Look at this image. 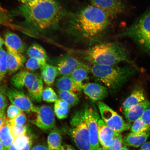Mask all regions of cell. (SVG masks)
Masks as SVG:
<instances>
[{
	"label": "cell",
	"mask_w": 150,
	"mask_h": 150,
	"mask_svg": "<svg viewBox=\"0 0 150 150\" xmlns=\"http://www.w3.org/2000/svg\"><path fill=\"white\" fill-rule=\"evenodd\" d=\"M64 18V30L67 35L76 42L93 45L100 42L112 20L91 4L80 7Z\"/></svg>",
	"instance_id": "cell-1"
},
{
	"label": "cell",
	"mask_w": 150,
	"mask_h": 150,
	"mask_svg": "<svg viewBox=\"0 0 150 150\" xmlns=\"http://www.w3.org/2000/svg\"><path fill=\"white\" fill-rule=\"evenodd\" d=\"M18 12L25 27L39 33L59 28L67 14L57 0H33L20 6Z\"/></svg>",
	"instance_id": "cell-2"
},
{
	"label": "cell",
	"mask_w": 150,
	"mask_h": 150,
	"mask_svg": "<svg viewBox=\"0 0 150 150\" xmlns=\"http://www.w3.org/2000/svg\"><path fill=\"white\" fill-rule=\"evenodd\" d=\"M69 51L71 55L92 64L112 65L122 62L132 63L127 47L117 41L100 42L86 49H69Z\"/></svg>",
	"instance_id": "cell-3"
},
{
	"label": "cell",
	"mask_w": 150,
	"mask_h": 150,
	"mask_svg": "<svg viewBox=\"0 0 150 150\" xmlns=\"http://www.w3.org/2000/svg\"><path fill=\"white\" fill-rule=\"evenodd\" d=\"M89 71L96 79L104 84L110 93L117 92L134 72L131 66L92 64Z\"/></svg>",
	"instance_id": "cell-4"
},
{
	"label": "cell",
	"mask_w": 150,
	"mask_h": 150,
	"mask_svg": "<svg viewBox=\"0 0 150 150\" xmlns=\"http://www.w3.org/2000/svg\"><path fill=\"white\" fill-rule=\"evenodd\" d=\"M117 37L132 39L142 50L150 54V8Z\"/></svg>",
	"instance_id": "cell-5"
},
{
	"label": "cell",
	"mask_w": 150,
	"mask_h": 150,
	"mask_svg": "<svg viewBox=\"0 0 150 150\" xmlns=\"http://www.w3.org/2000/svg\"><path fill=\"white\" fill-rule=\"evenodd\" d=\"M69 135L80 150H91L89 134L84 117V110L73 114L70 120Z\"/></svg>",
	"instance_id": "cell-6"
},
{
	"label": "cell",
	"mask_w": 150,
	"mask_h": 150,
	"mask_svg": "<svg viewBox=\"0 0 150 150\" xmlns=\"http://www.w3.org/2000/svg\"><path fill=\"white\" fill-rule=\"evenodd\" d=\"M103 120L109 127L117 132L130 130L132 125L127 122L121 116L102 101L97 103Z\"/></svg>",
	"instance_id": "cell-7"
},
{
	"label": "cell",
	"mask_w": 150,
	"mask_h": 150,
	"mask_svg": "<svg viewBox=\"0 0 150 150\" xmlns=\"http://www.w3.org/2000/svg\"><path fill=\"white\" fill-rule=\"evenodd\" d=\"M0 90L8 97L12 104L22 112L27 113L35 112L36 107L34 106L31 99L23 92L5 86L0 87Z\"/></svg>",
	"instance_id": "cell-8"
},
{
	"label": "cell",
	"mask_w": 150,
	"mask_h": 150,
	"mask_svg": "<svg viewBox=\"0 0 150 150\" xmlns=\"http://www.w3.org/2000/svg\"><path fill=\"white\" fill-rule=\"evenodd\" d=\"M36 118L31 123L43 131H50L55 129V120L54 112L50 106L36 107Z\"/></svg>",
	"instance_id": "cell-9"
},
{
	"label": "cell",
	"mask_w": 150,
	"mask_h": 150,
	"mask_svg": "<svg viewBox=\"0 0 150 150\" xmlns=\"http://www.w3.org/2000/svg\"><path fill=\"white\" fill-rule=\"evenodd\" d=\"M84 117L88 129L91 150H96L100 147L98 125V121L100 118L95 109L88 107L84 110Z\"/></svg>",
	"instance_id": "cell-10"
},
{
	"label": "cell",
	"mask_w": 150,
	"mask_h": 150,
	"mask_svg": "<svg viewBox=\"0 0 150 150\" xmlns=\"http://www.w3.org/2000/svg\"><path fill=\"white\" fill-rule=\"evenodd\" d=\"M91 4L100 9L111 18H117L125 12V6L122 0H89Z\"/></svg>",
	"instance_id": "cell-11"
},
{
	"label": "cell",
	"mask_w": 150,
	"mask_h": 150,
	"mask_svg": "<svg viewBox=\"0 0 150 150\" xmlns=\"http://www.w3.org/2000/svg\"><path fill=\"white\" fill-rule=\"evenodd\" d=\"M87 65L81 61L71 54H67L60 59L57 64L59 75L70 76L78 67L86 66Z\"/></svg>",
	"instance_id": "cell-12"
},
{
	"label": "cell",
	"mask_w": 150,
	"mask_h": 150,
	"mask_svg": "<svg viewBox=\"0 0 150 150\" xmlns=\"http://www.w3.org/2000/svg\"><path fill=\"white\" fill-rule=\"evenodd\" d=\"M98 125L99 144L102 147L108 149L112 145L113 139L121 134V133L109 127L102 119H99Z\"/></svg>",
	"instance_id": "cell-13"
},
{
	"label": "cell",
	"mask_w": 150,
	"mask_h": 150,
	"mask_svg": "<svg viewBox=\"0 0 150 150\" xmlns=\"http://www.w3.org/2000/svg\"><path fill=\"white\" fill-rule=\"evenodd\" d=\"M7 57V74L11 76L21 69L25 63L26 59L22 54L18 53L6 48Z\"/></svg>",
	"instance_id": "cell-14"
},
{
	"label": "cell",
	"mask_w": 150,
	"mask_h": 150,
	"mask_svg": "<svg viewBox=\"0 0 150 150\" xmlns=\"http://www.w3.org/2000/svg\"><path fill=\"white\" fill-rule=\"evenodd\" d=\"M86 95L93 102L100 101L108 95V90L102 84L93 83H88L83 89Z\"/></svg>",
	"instance_id": "cell-15"
},
{
	"label": "cell",
	"mask_w": 150,
	"mask_h": 150,
	"mask_svg": "<svg viewBox=\"0 0 150 150\" xmlns=\"http://www.w3.org/2000/svg\"><path fill=\"white\" fill-rule=\"evenodd\" d=\"M4 38V44L6 48L20 54L25 51L26 45L16 34L7 31L5 34Z\"/></svg>",
	"instance_id": "cell-16"
},
{
	"label": "cell",
	"mask_w": 150,
	"mask_h": 150,
	"mask_svg": "<svg viewBox=\"0 0 150 150\" xmlns=\"http://www.w3.org/2000/svg\"><path fill=\"white\" fill-rule=\"evenodd\" d=\"M150 107V101L145 100L122 112L125 119L130 123L140 119L145 110Z\"/></svg>",
	"instance_id": "cell-17"
},
{
	"label": "cell",
	"mask_w": 150,
	"mask_h": 150,
	"mask_svg": "<svg viewBox=\"0 0 150 150\" xmlns=\"http://www.w3.org/2000/svg\"><path fill=\"white\" fill-rule=\"evenodd\" d=\"M89 65L78 67L70 75L71 78L81 91L83 90L84 86L88 83L86 82L89 79L88 73Z\"/></svg>",
	"instance_id": "cell-18"
},
{
	"label": "cell",
	"mask_w": 150,
	"mask_h": 150,
	"mask_svg": "<svg viewBox=\"0 0 150 150\" xmlns=\"http://www.w3.org/2000/svg\"><path fill=\"white\" fill-rule=\"evenodd\" d=\"M150 135V130L140 134L131 132L123 138V142L126 146L137 148L145 144Z\"/></svg>",
	"instance_id": "cell-19"
},
{
	"label": "cell",
	"mask_w": 150,
	"mask_h": 150,
	"mask_svg": "<svg viewBox=\"0 0 150 150\" xmlns=\"http://www.w3.org/2000/svg\"><path fill=\"white\" fill-rule=\"evenodd\" d=\"M145 100L143 90L139 88L135 89L123 102L122 110L124 111L128 110Z\"/></svg>",
	"instance_id": "cell-20"
},
{
	"label": "cell",
	"mask_w": 150,
	"mask_h": 150,
	"mask_svg": "<svg viewBox=\"0 0 150 150\" xmlns=\"http://www.w3.org/2000/svg\"><path fill=\"white\" fill-rule=\"evenodd\" d=\"M40 69L43 81L47 85H52L55 82L56 76L59 75L57 67L46 63Z\"/></svg>",
	"instance_id": "cell-21"
},
{
	"label": "cell",
	"mask_w": 150,
	"mask_h": 150,
	"mask_svg": "<svg viewBox=\"0 0 150 150\" xmlns=\"http://www.w3.org/2000/svg\"><path fill=\"white\" fill-rule=\"evenodd\" d=\"M55 86L59 91L74 92L81 91L77 87L70 76H62L56 81Z\"/></svg>",
	"instance_id": "cell-22"
},
{
	"label": "cell",
	"mask_w": 150,
	"mask_h": 150,
	"mask_svg": "<svg viewBox=\"0 0 150 150\" xmlns=\"http://www.w3.org/2000/svg\"><path fill=\"white\" fill-rule=\"evenodd\" d=\"M27 90L30 96L33 100L37 102H40L42 101L44 85L43 81L40 75Z\"/></svg>",
	"instance_id": "cell-23"
},
{
	"label": "cell",
	"mask_w": 150,
	"mask_h": 150,
	"mask_svg": "<svg viewBox=\"0 0 150 150\" xmlns=\"http://www.w3.org/2000/svg\"><path fill=\"white\" fill-rule=\"evenodd\" d=\"M15 140L11 132V125L7 119L4 125L0 130V140L3 144L4 150H8Z\"/></svg>",
	"instance_id": "cell-24"
},
{
	"label": "cell",
	"mask_w": 150,
	"mask_h": 150,
	"mask_svg": "<svg viewBox=\"0 0 150 150\" xmlns=\"http://www.w3.org/2000/svg\"><path fill=\"white\" fill-rule=\"evenodd\" d=\"M32 143V138L26 133L16 138L7 150H30Z\"/></svg>",
	"instance_id": "cell-25"
},
{
	"label": "cell",
	"mask_w": 150,
	"mask_h": 150,
	"mask_svg": "<svg viewBox=\"0 0 150 150\" xmlns=\"http://www.w3.org/2000/svg\"><path fill=\"white\" fill-rule=\"evenodd\" d=\"M27 54L30 58H33L46 62L48 56L44 49L40 45L34 43L29 47Z\"/></svg>",
	"instance_id": "cell-26"
},
{
	"label": "cell",
	"mask_w": 150,
	"mask_h": 150,
	"mask_svg": "<svg viewBox=\"0 0 150 150\" xmlns=\"http://www.w3.org/2000/svg\"><path fill=\"white\" fill-rule=\"evenodd\" d=\"M62 136L59 131L55 128L50 131L48 137V148L50 150H59L61 147Z\"/></svg>",
	"instance_id": "cell-27"
},
{
	"label": "cell",
	"mask_w": 150,
	"mask_h": 150,
	"mask_svg": "<svg viewBox=\"0 0 150 150\" xmlns=\"http://www.w3.org/2000/svg\"><path fill=\"white\" fill-rule=\"evenodd\" d=\"M28 71L27 70H22L14 75L10 79L11 84L16 89L23 88Z\"/></svg>",
	"instance_id": "cell-28"
},
{
	"label": "cell",
	"mask_w": 150,
	"mask_h": 150,
	"mask_svg": "<svg viewBox=\"0 0 150 150\" xmlns=\"http://www.w3.org/2000/svg\"><path fill=\"white\" fill-rule=\"evenodd\" d=\"M57 93L60 99L65 101L70 107L76 105L79 102V98L74 92L58 90Z\"/></svg>",
	"instance_id": "cell-29"
},
{
	"label": "cell",
	"mask_w": 150,
	"mask_h": 150,
	"mask_svg": "<svg viewBox=\"0 0 150 150\" xmlns=\"http://www.w3.org/2000/svg\"><path fill=\"white\" fill-rule=\"evenodd\" d=\"M7 71V52L2 48L0 49V81L5 77Z\"/></svg>",
	"instance_id": "cell-30"
},
{
	"label": "cell",
	"mask_w": 150,
	"mask_h": 150,
	"mask_svg": "<svg viewBox=\"0 0 150 150\" xmlns=\"http://www.w3.org/2000/svg\"><path fill=\"white\" fill-rule=\"evenodd\" d=\"M150 130V127L144 123L140 118L134 122L131 128V132L134 134H140Z\"/></svg>",
	"instance_id": "cell-31"
},
{
	"label": "cell",
	"mask_w": 150,
	"mask_h": 150,
	"mask_svg": "<svg viewBox=\"0 0 150 150\" xmlns=\"http://www.w3.org/2000/svg\"><path fill=\"white\" fill-rule=\"evenodd\" d=\"M43 100L48 103L55 102L58 99V96L54 90L50 87H47L43 90L42 95Z\"/></svg>",
	"instance_id": "cell-32"
},
{
	"label": "cell",
	"mask_w": 150,
	"mask_h": 150,
	"mask_svg": "<svg viewBox=\"0 0 150 150\" xmlns=\"http://www.w3.org/2000/svg\"><path fill=\"white\" fill-rule=\"evenodd\" d=\"M46 63V62H45L35 58H30L26 62L25 67L28 71H33L41 69L42 66Z\"/></svg>",
	"instance_id": "cell-33"
},
{
	"label": "cell",
	"mask_w": 150,
	"mask_h": 150,
	"mask_svg": "<svg viewBox=\"0 0 150 150\" xmlns=\"http://www.w3.org/2000/svg\"><path fill=\"white\" fill-rule=\"evenodd\" d=\"M11 132L15 139L20 136L23 135L27 133V128L26 125L17 126L11 125Z\"/></svg>",
	"instance_id": "cell-34"
},
{
	"label": "cell",
	"mask_w": 150,
	"mask_h": 150,
	"mask_svg": "<svg viewBox=\"0 0 150 150\" xmlns=\"http://www.w3.org/2000/svg\"><path fill=\"white\" fill-rule=\"evenodd\" d=\"M7 121L11 125L23 126L25 125L27 121V117L24 112H22L19 115L14 119L10 120L7 119Z\"/></svg>",
	"instance_id": "cell-35"
},
{
	"label": "cell",
	"mask_w": 150,
	"mask_h": 150,
	"mask_svg": "<svg viewBox=\"0 0 150 150\" xmlns=\"http://www.w3.org/2000/svg\"><path fill=\"white\" fill-rule=\"evenodd\" d=\"M69 110L63 108L55 104L54 107V113L58 119L63 120L68 115Z\"/></svg>",
	"instance_id": "cell-36"
},
{
	"label": "cell",
	"mask_w": 150,
	"mask_h": 150,
	"mask_svg": "<svg viewBox=\"0 0 150 150\" xmlns=\"http://www.w3.org/2000/svg\"><path fill=\"white\" fill-rule=\"evenodd\" d=\"M123 138L122 134L114 138L112 141V145L110 146L108 150H121L123 147Z\"/></svg>",
	"instance_id": "cell-37"
},
{
	"label": "cell",
	"mask_w": 150,
	"mask_h": 150,
	"mask_svg": "<svg viewBox=\"0 0 150 150\" xmlns=\"http://www.w3.org/2000/svg\"><path fill=\"white\" fill-rule=\"evenodd\" d=\"M22 112L14 105H11L7 109V119H12L16 117Z\"/></svg>",
	"instance_id": "cell-38"
},
{
	"label": "cell",
	"mask_w": 150,
	"mask_h": 150,
	"mask_svg": "<svg viewBox=\"0 0 150 150\" xmlns=\"http://www.w3.org/2000/svg\"><path fill=\"white\" fill-rule=\"evenodd\" d=\"M6 96L0 90V113H4L7 105L8 101Z\"/></svg>",
	"instance_id": "cell-39"
},
{
	"label": "cell",
	"mask_w": 150,
	"mask_h": 150,
	"mask_svg": "<svg viewBox=\"0 0 150 150\" xmlns=\"http://www.w3.org/2000/svg\"><path fill=\"white\" fill-rule=\"evenodd\" d=\"M140 119L146 125L150 127V107L145 110Z\"/></svg>",
	"instance_id": "cell-40"
},
{
	"label": "cell",
	"mask_w": 150,
	"mask_h": 150,
	"mask_svg": "<svg viewBox=\"0 0 150 150\" xmlns=\"http://www.w3.org/2000/svg\"><path fill=\"white\" fill-rule=\"evenodd\" d=\"M55 104L61 107L70 110L71 107L66 102L61 99H58L55 102Z\"/></svg>",
	"instance_id": "cell-41"
},
{
	"label": "cell",
	"mask_w": 150,
	"mask_h": 150,
	"mask_svg": "<svg viewBox=\"0 0 150 150\" xmlns=\"http://www.w3.org/2000/svg\"><path fill=\"white\" fill-rule=\"evenodd\" d=\"M7 117L4 113H0V130L7 120Z\"/></svg>",
	"instance_id": "cell-42"
},
{
	"label": "cell",
	"mask_w": 150,
	"mask_h": 150,
	"mask_svg": "<svg viewBox=\"0 0 150 150\" xmlns=\"http://www.w3.org/2000/svg\"><path fill=\"white\" fill-rule=\"evenodd\" d=\"M59 150H76L72 146L68 144H64L62 145Z\"/></svg>",
	"instance_id": "cell-43"
},
{
	"label": "cell",
	"mask_w": 150,
	"mask_h": 150,
	"mask_svg": "<svg viewBox=\"0 0 150 150\" xmlns=\"http://www.w3.org/2000/svg\"><path fill=\"white\" fill-rule=\"evenodd\" d=\"M31 150H50L48 147L44 145H38L35 146Z\"/></svg>",
	"instance_id": "cell-44"
},
{
	"label": "cell",
	"mask_w": 150,
	"mask_h": 150,
	"mask_svg": "<svg viewBox=\"0 0 150 150\" xmlns=\"http://www.w3.org/2000/svg\"><path fill=\"white\" fill-rule=\"evenodd\" d=\"M140 150H150V142L144 144L141 147Z\"/></svg>",
	"instance_id": "cell-45"
},
{
	"label": "cell",
	"mask_w": 150,
	"mask_h": 150,
	"mask_svg": "<svg viewBox=\"0 0 150 150\" xmlns=\"http://www.w3.org/2000/svg\"><path fill=\"white\" fill-rule=\"evenodd\" d=\"M4 43V41L3 39L0 36V49L2 48L3 44Z\"/></svg>",
	"instance_id": "cell-46"
},
{
	"label": "cell",
	"mask_w": 150,
	"mask_h": 150,
	"mask_svg": "<svg viewBox=\"0 0 150 150\" xmlns=\"http://www.w3.org/2000/svg\"><path fill=\"white\" fill-rule=\"evenodd\" d=\"M18 1L22 2L23 4L29 2L33 1V0H18Z\"/></svg>",
	"instance_id": "cell-47"
},
{
	"label": "cell",
	"mask_w": 150,
	"mask_h": 150,
	"mask_svg": "<svg viewBox=\"0 0 150 150\" xmlns=\"http://www.w3.org/2000/svg\"><path fill=\"white\" fill-rule=\"evenodd\" d=\"M0 150H4V146L0 140Z\"/></svg>",
	"instance_id": "cell-48"
},
{
	"label": "cell",
	"mask_w": 150,
	"mask_h": 150,
	"mask_svg": "<svg viewBox=\"0 0 150 150\" xmlns=\"http://www.w3.org/2000/svg\"><path fill=\"white\" fill-rule=\"evenodd\" d=\"M121 150H129V149L126 146L124 145L122 147Z\"/></svg>",
	"instance_id": "cell-49"
},
{
	"label": "cell",
	"mask_w": 150,
	"mask_h": 150,
	"mask_svg": "<svg viewBox=\"0 0 150 150\" xmlns=\"http://www.w3.org/2000/svg\"><path fill=\"white\" fill-rule=\"evenodd\" d=\"M96 150H108L107 149H105V148H103V147H100L98 148V149H97Z\"/></svg>",
	"instance_id": "cell-50"
}]
</instances>
